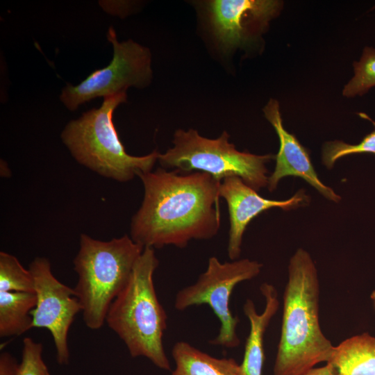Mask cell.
I'll list each match as a JSON object with an SVG mask.
<instances>
[{
  "label": "cell",
  "mask_w": 375,
  "mask_h": 375,
  "mask_svg": "<svg viewBox=\"0 0 375 375\" xmlns=\"http://www.w3.org/2000/svg\"><path fill=\"white\" fill-rule=\"evenodd\" d=\"M144 199L132 217L131 238L143 246L185 247L192 240H208L220 228L219 189L210 174H182L158 168L140 173Z\"/></svg>",
  "instance_id": "obj_1"
},
{
  "label": "cell",
  "mask_w": 375,
  "mask_h": 375,
  "mask_svg": "<svg viewBox=\"0 0 375 375\" xmlns=\"http://www.w3.org/2000/svg\"><path fill=\"white\" fill-rule=\"evenodd\" d=\"M319 301L317 268L310 255L299 248L288 265L274 375H303L329 360L334 346L321 329Z\"/></svg>",
  "instance_id": "obj_2"
},
{
  "label": "cell",
  "mask_w": 375,
  "mask_h": 375,
  "mask_svg": "<svg viewBox=\"0 0 375 375\" xmlns=\"http://www.w3.org/2000/svg\"><path fill=\"white\" fill-rule=\"evenodd\" d=\"M158 264L154 249L144 247L128 283L110 304L106 322L132 357H144L168 371L170 363L162 340L167 315L153 283Z\"/></svg>",
  "instance_id": "obj_3"
},
{
  "label": "cell",
  "mask_w": 375,
  "mask_h": 375,
  "mask_svg": "<svg viewBox=\"0 0 375 375\" xmlns=\"http://www.w3.org/2000/svg\"><path fill=\"white\" fill-rule=\"evenodd\" d=\"M144 249L127 235L110 241L81 235L74 289L87 327L97 330L104 324L110 304L128 283Z\"/></svg>",
  "instance_id": "obj_4"
},
{
  "label": "cell",
  "mask_w": 375,
  "mask_h": 375,
  "mask_svg": "<svg viewBox=\"0 0 375 375\" xmlns=\"http://www.w3.org/2000/svg\"><path fill=\"white\" fill-rule=\"evenodd\" d=\"M126 98V92L103 98L99 108L71 120L61 133L62 142L80 164L119 182H127L140 173L151 172L159 154L153 151L145 156H134L126 151L112 116Z\"/></svg>",
  "instance_id": "obj_5"
},
{
  "label": "cell",
  "mask_w": 375,
  "mask_h": 375,
  "mask_svg": "<svg viewBox=\"0 0 375 375\" xmlns=\"http://www.w3.org/2000/svg\"><path fill=\"white\" fill-rule=\"evenodd\" d=\"M228 138L226 131L216 139H209L194 129H178L174 135V146L164 153H159L158 160L164 168L206 172L219 182L236 176L256 191L267 187L266 164L274 156L239 151Z\"/></svg>",
  "instance_id": "obj_6"
},
{
  "label": "cell",
  "mask_w": 375,
  "mask_h": 375,
  "mask_svg": "<svg viewBox=\"0 0 375 375\" xmlns=\"http://www.w3.org/2000/svg\"><path fill=\"white\" fill-rule=\"evenodd\" d=\"M262 265L248 258L220 262L215 256L208 259L206 271L193 284L181 289L174 299V308L183 311L192 306L208 305L219 322L212 345L233 349L239 346L237 333L239 318L233 315L229 301L235 287L245 281L256 278Z\"/></svg>",
  "instance_id": "obj_7"
},
{
  "label": "cell",
  "mask_w": 375,
  "mask_h": 375,
  "mask_svg": "<svg viewBox=\"0 0 375 375\" xmlns=\"http://www.w3.org/2000/svg\"><path fill=\"white\" fill-rule=\"evenodd\" d=\"M107 39L112 44L111 62L97 69L76 85L67 84L60 99L69 110L95 98L107 97L126 92L127 88L147 86L152 78L151 56L149 49L132 40L119 42L115 29L110 26Z\"/></svg>",
  "instance_id": "obj_8"
},
{
  "label": "cell",
  "mask_w": 375,
  "mask_h": 375,
  "mask_svg": "<svg viewBox=\"0 0 375 375\" xmlns=\"http://www.w3.org/2000/svg\"><path fill=\"white\" fill-rule=\"evenodd\" d=\"M35 284L36 304L31 311L32 327L47 329L53 338L59 364L69 360L67 338L70 326L82 307L74 288L53 274L48 259L35 258L30 264Z\"/></svg>",
  "instance_id": "obj_9"
},
{
  "label": "cell",
  "mask_w": 375,
  "mask_h": 375,
  "mask_svg": "<svg viewBox=\"0 0 375 375\" xmlns=\"http://www.w3.org/2000/svg\"><path fill=\"white\" fill-rule=\"evenodd\" d=\"M219 196L225 199L228 208L230 229L227 251L231 260L239 258L243 234L254 217L272 208L285 210L294 209L305 204L308 199L303 190L287 200L267 199L260 196L257 191L236 176L225 178L221 182Z\"/></svg>",
  "instance_id": "obj_10"
},
{
  "label": "cell",
  "mask_w": 375,
  "mask_h": 375,
  "mask_svg": "<svg viewBox=\"0 0 375 375\" xmlns=\"http://www.w3.org/2000/svg\"><path fill=\"white\" fill-rule=\"evenodd\" d=\"M281 3L272 0H213L208 10L215 38L224 49L245 42L253 25L265 24L280 9Z\"/></svg>",
  "instance_id": "obj_11"
},
{
  "label": "cell",
  "mask_w": 375,
  "mask_h": 375,
  "mask_svg": "<svg viewBox=\"0 0 375 375\" xmlns=\"http://www.w3.org/2000/svg\"><path fill=\"white\" fill-rule=\"evenodd\" d=\"M263 112L266 119L274 128L280 141L275 169L268 178L269 190L274 191L283 177L297 176L304 179L327 199L340 201L341 197L319 178L307 150L294 135L284 128L278 102L271 99L263 108Z\"/></svg>",
  "instance_id": "obj_12"
},
{
  "label": "cell",
  "mask_w": 375,
  "mask_h": 375,
  "mask_svg": "<svg viewBox=\"0 0 375 375\" xmlns=\"http://www.w3.org/2000/svg\"><path fill=\"white\" fill-rule=\"evenodd\" d=\"M260 290L265 305L262 312L256 310L253 301L247 299L243 305V312L250 324L242 363L240 375H262L265 360L264 337L266 330L279 308L278 292L275 287L264 283Z\"/></svg>",
  "instance_id": "obj_13"
},
{
  "label": "cell",
  "mask_w": 375,
  "mask_h": 375,
  "mask_svg": "<svg viewBox=\"0 0 375 375\" xmlns=\"http://www.w3.org/2000/svg\"><path fill=\"white\" fill-rule=\"evenodd\" d=\"M326 363L334 375H375V337L363 333L344 340Z\"/></svg>",
  "instance_id": "obj_14"
},
{
  "label": "cell",
  "mask_w": 375,
  "mask_h": 375,
  "mask_svg": "<svg viewBox=\"0 0 375 375\" xmlns=\"http://www.w3.org/2000/svg\"><path fill=\"white\" fill-rule=\"evenodd\" d=\"M172 356L175 368L170 375H240L235 359L212 356L188 342H176Z\"/></svg>",
  "instance_id": "obj_15"
},
{
  "label": "cell",
  "mask_w": 375,
  "mask_h": 375,
  "mask_svg": "<svg viewBox=\"0 0 375 375\" xmlns=\"http://www.w3.org/2000/svg\"><path fill=\"white\" fill-rule=\"evenodd\" d=\"M33 292H0V337L20 335L32 327Z\"/></svg>",
  "instance_id": "obj_16"
},
{
  "label": "cell",
  "mask_w": 375,
  "mask_h": 375,
  "mask_svg": "<svg viewBox=\"0 0 375 375\" xmlns=\"http://www.w3.org/2000/svg\"><path fill=\"white\" fill-rule=\"evenodd\" d=\"M0 292H33V275L18 259L4 251L0 252Z\"/></svg>",
  "instance_id": "obj_17"
},
{
  "label": "cell",
  "mask_w": 375,
  "mask_h": 375,
  "mask_svg": "<svg viewBox=\"0 0 375 375\" xmlns=\"http://www.w3.org/2000/svg\"><path fill=\"white\" fill-rule=\"evenodd\" d=\"M354 75L344 86L343 95H362L375 86V49L366 47L358 62L353 63Z\"/></svg>",
  "instance_id": "obj_18"
},
{
  "label": "cell",
  "mask_w": 375,
  "mask_h": 375,
  "mask_svg": "<svg viewBox=\"0 0 375 375\" xmlns=\"http://www.w3.org/2000/svg\"><path fill=\"white\" fill-rule=\"evenodd\" d=\"M356 153L375 154V130L365 135L356 144H347L340 140L326 142L322 149V162L327 168L331 169L338 159Z\"/></svg>",
  "instance_id": "obj_19"
},
{
  "label": "cell",
  "mask_w": 375,
  "mask_h": 375,
  "mask_svg": "<svg viewBox=\"0 0 375 375\" xmlns=\"http://www.w3.org/2000/svg\"><path fill=\"white\" fill-rule=\"evenodd\" d=\"M43 345L26 337L23 340L22 358L16 375H50L42 358Z\"/></svg>",
  "instance_id": "obj_20"
},
{
  "label": "cell",
  "mask_w": 375,
  "mask_h": 375,
  "mask_svg": "<svg viewBox=\"0 0 375 375\" xmlns=\"http://www.w3.org/2000/svg\"><path fill=\"white\" fill-rule=\"evenodd\" d=\"M18 365L10 353L2 352L0 355V375H16Z\"/></svg>",
  "instance_id": "obj_21"
},
{
  "label": "cell",
  "mask_w": 375,
  "mask_h": 375,
  "mask_svg": "<svg viewBox=\"0 0 375 375\" xmlns=\"http://www.w3.org/2000/svg\"><path fill=\"white\" fill-rule=\"evenodd\" d=\"M99 4L107 12L118 16L126 15L128 9V3L122 1H100Z\"/></svg>",
  "instance_id": "obj_22"
},
{
  "label": "cell",
  "mask_w": 375,
  "mask_h": 375,
  "mask_svg": "<svg viewBox=\"0 0 375 375\" xmlns=\"http://www.w3.org/2000/svg\"><path fill=\"white\" fill-rule=\"evenodd\" d=\"M303 375H334L331 366L326 363L319 367H313Z\"/></svg>",
  "instance_id": "obj_23"
},
{
  "label": "cell",
  "mask_w": 375,
  "mask_h": 375,
  "mask_svg": "<svg viewBox=\"0 0 375 375\" xmlns=\"http://www.w3.org/2000/svg\"><path fill=\"white\" fill-rule=\"evenodd\" d=\"M370 297H371V299L374 301V305H375V290L372 291V292L371 293Z\"/></svg>",
  "instance_id": "obj_24"
}]
</instances>
